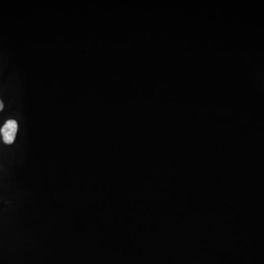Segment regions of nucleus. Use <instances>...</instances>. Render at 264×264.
<instances>
[{"mask_svg": "<svg viewBox=\"0 0 264 264\" xmlns=\"http://www.w3.org/2000/svg\"><path fill=\"white\" fill-rule=\"evenodd\" d=\"M18 131V124L16 121L10 120L2 128L1 133L3 135V141L6 144H12L16 139V133Z\"/></svg>", "mask_w": 264, "mask_h": 264, "instance_id": "f257e3e1", "label": "nucleus"}, {"mask_svg": "<svg viewBox=\"0 0 264 264\" xmlns=\"http://www.w3.org/2000/svg\"><path fill=\"white\" fill-rule=\"evenodd\" d=\"M3 107H4V106H3V103L2 102L1 100H0V112L3 110Z\"/></svg>", "mask_w": 264, "mask_h": 264, "instance_id": "f03ea898", "label": "nucleus"}]
</instances>
